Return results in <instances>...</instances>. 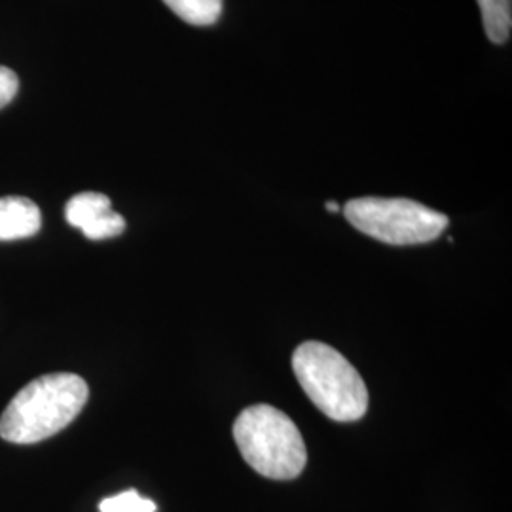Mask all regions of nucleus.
I'll list each match as a JSON object with an SVG mask.
<instances>
[{
    "label": "nucleus",
    "instance_id": "1",
    "mask_svg": "<svg viewBox=\"0 0 512 512\" xmlns=\"http://www.w3.org/2000/svg\"><path fill=\"white\" fill-rule=\"evenodd\" d=\"M84 378L57 372L25 385L0 418V437L12 444H35L50 439L73 423L88 403Z\"/></svg>",
    "mask_w": 512,
    "mask_h": 512
},
{
    "label": "nucleus",
    "instance_id": "2",
    "mask_svg": "<svg viewBox=\"0 0 512 512\" xmlns=\"http://www.w3.org/2000/svg\"><path fill=\"white\" fill-rule=\"evenodd\" d=\"M293 370L304 393L327 418L361 420L368 410V389L348 359L323 342H304L293 355Z\"/></svg>",
    "mask_w": 512,
    "mask_h": 512
},
{
    "label": "nucleus",
    "instance_id": "3",
    "mask_svg": "<svg viewBox=\"0 0 512 512\" xmlns=\"http://www.w3.org/2000/svg\"><path fill=\"white\" fill-rule=\"evenodd\" d=\"M234 439L258 475L293 480L308 463V450L294 421L270 404L245 408L234 423Z\"/></svg>",
    "mask_w": 512,
    "mask_h": 512
},
{
    "label": "nucleus",
    "instance_id": "4",
    "mask_svg": "<svg viewBox=\"0 0 512 512\" xmlns=\"http://www.w3.org/2000/svg\"><path fill=\"white\" fill-rule=\"evenodd\" d=\"M344 213L359 232L387 245L429 243L448 228L446 215L404 198H357Z\"/></svg>",
    "mask_w": 512,
    "mask_h": 512
},
{
    "label": "nucleus",
    "instance_id": "5",
    "mask_svg": "<svg viewBox=\"0 0 512 512\" xmlns=\"http://www.w3.org/2000/svg\"><path fill=\"white\" fill-rule=\"evenodd\" d=\"M65 219L93 241L116 238L126 230L124 217L112 211L109 198L99 192H82L73 196L65 207Z\"/></svg>",
    "mask_w": 512,
    "mask_h": 512
},
{
    "label": "nucleus",
    "instance_id": "6",
    "mask_svg": "<svg viewBox=\"0 0 512 512\" xmlns=\"http://www.w3.org/2000/svg\"><path fill=\"white\" fill-rule=\"evenodd\" d=\"M42 226V215L35 202L21 196L0 198V241L35 236Z\"/></svg>",
    "mask_w": 512,
    "mask_h": 512
},
{
    "label": "nucleus",
    "instance_id": "7",
    "mask_svg": "<svg viewBox=\"0 0 512 512\" xmlns=\"http://www.w3.org/2000/svg\"><path fill=\"white\" fill-rule=\"evenodd\" d=\"M486 37L494 44H505L511 38L512 0H478Z\"/></svg>",
    "mask_w": 512,
    "mask_h": 512
},
{
    "label": "nucleus",
    "instance_id": "8",
    "mask_svg": "<svg viewBox=\"0 0 512 512\" xmlns=\"http://www.w3.org/2000/svg\"><path fill=\"white\" fill-rule=\"evenodd\" d=\"M165 4L179 18L196 25L207 27L217 23L222 14V0H164Z\"/></svg>",
    "mask_w": 512,
    "mask_h": 512
},
{
    "label": "nucleus",
    "instance_id": "9",
    "mask_svg": "<svg viewBox=\"0 0 512 512\" xmlns=\"http://www.w3.org/2000/svg\"><path fill=\"white\" fill-rule=\"evenodd\" d=\"M99 512H156V503L135 490H126L103 499Z\"/></svg>",
    "mask_w": 512,
    "mask_h": 512
},
{
    "label": "nucleus",
    "instance_id": "10",
    "mask_svg": "<svg viewBox=\"0 0 512 512\" xmlns=\"http://www.w3.org/2000/svg\"><path fill=\"white\" fill-rule=\"evenodd\" d=\"M18 74L0 65V109H4L18 95Z\"/></svg>",
    "mask_w": 512,
    "mask_h": 512
},
{
    "label": "nucleus",
    "instance_id": "11",
    "mask_svg": "<svg viewBox=\"0 0 512 512\" xmlns=\"http://www.w3.org/2000/svg\"><path fill=\"white\" fill-rule=\"evenodd\" d=\"M327 209H329L330 213H338V211H340V205H338V203L329 202L327 203Z\"/></svg>",
    "mask_w": 512,
    "mask_h": 512
}]
</instances>
